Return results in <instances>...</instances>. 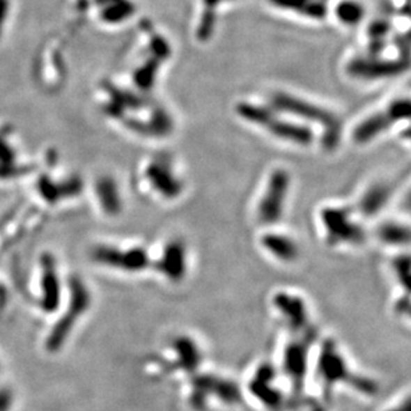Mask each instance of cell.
Wrapping results in <instances>:
<instances>
[{"mask_svg":"<svg viewBox=\"0 0 411 411\" xmlns=\"http://www.w3.org/2000/svg\"><path fill=\"white\" fill-rule=\"evenodd\" d=\"M316 374L326 396H332L341 385H348L352 390L369 396L377 394L380 389L375 380L355 373L350 367L348 358L332 338L320 343L316 358Z\"/></svg>","mask_w":411,"mask_h":411,"instance_id":"cell-1","label":"cell"},{"mask_svg":"<svg viewBox=\"0 0 411 411\" xmlns=\"http://www.w3.org/2000/svg\"><path fill=\"white\" fill-rule=\"evenodd\" d=\"M272 104L278 110L285 111L297 118L316 123L325 128L323 143L327 148H335L341 138V121L332 111L320 107L298 96L277 93L272 96Z\"/></svg>","mask_w":411,"mask_h":411,"instance_id":"cell-2","label":"cell"},{"mask_svg":"<svg viewBox=\"0 0 411 411\" xmlns=\"http://www.w3.org/2000/svg\"><path fill=\"white\" fill-rule=\"evenodd\" d=\"M238 114L247 122L266 128L271 135L286 142L309 146L314 141V132L310 127L278 118L272 111L265 107L243 103L238 106Z\"/></svg>","mask_w":411,"mask_h":411,"instance_id":"cell-3","label":"cell"},{"mask_svg":"<svg viewBox=\"0 0 411 411\" xmlns=\"http://www.w3.org/2000/svg\"><path fill=\"white\" fill-rule=\"evenodd\" d=\"M401 122H411V98L394 99L385 110L367 116L354 128L352 139L367 144Z\"/></svg>","mask_w":411,"mask_h":411,"instance_id":"cell-4","label":"cell"},{"mask_svg":"<svg viewBox=\"0 0 411 411\" xmlns=\"http://www.w3.org/2000/svg\"><path fill=\"white\" fill-rule=\"evenodd\" d=\"M320 222L327 242L338 245H362L366 233L345 206H326L320 210Z\"/></svg>","mask_w":411,"mask_h":411,"instance_id":"cell-5","label":"cell"},{"mask_svg":"<svg viewBox=\"0 0 411 411\" xmlns=\"http://www.w3.org/2000/svg\"><path fill=\"white\" fill-rule=\"evenodd\" d=\"M70 290H71V297L67 307V313H64V316L58 320L56 326H54L46 342V346L49 351H58L63 346L64 341L68 338L75 322L84 314V311L88 309L91 302L88 288L84 286L79 278L71 279Z\"/></svg>","mask_w":411,"mask_h":411,"instance_id":"cell-6","label":"cell"},{"mask_svg":"<svg viewBox=\"0 0 411 411\" xmlns=\"http://www.w3.org/2000/svg\"><path fill=\"white\" fill-rule=\"evenodd\" d=\"M300 336L287 343L284 352V370L294 391L301 393L307 380L310 364V348L316 342V330L298 334Z\"/></svg>","mask_w":411,"mask_h":411,"instance_id":"cell-7","label":"cell"},{"mask_svg":"<svg viewBox=\"0 0 411 411\" xmlns=\"http://www.w3.org/2000/svg\"><path fill=\"white\" fill-rule=\"evenodd\" d=\"M291 178L284 169H275L270 175L265 192L258 203V219L265 224H274L282 219Z\"/></svg>","mask_w":411,"mask_h":411,"instance_id":"cell-8","label":"cell"},{"mask_svg":"<svg viewBox=\"0 0 411 411\" xmlns=\"http://www.w3.org/2000/svg\"><path fill=\"white\" fill-rule=\"evenodd\" d=\"M409 61H382L378 58H358L348 64V74L357 79H387L403 74L409 68Z\"/></svg>","mask_w":411,"mask_h":411,"instance_id":"cell-9","label":"cell"},{"mask_svg":"<svg viewBox=\"0 0 411 411\" xmlns=\"http://www.w3.org/2000/svg\"><path fill=\"white\" fill-rule=\"evenodd\" d=\"M272 303L279 314L284 316L286 325L297 334L310 332L314 329L310 320L309 309L301 297L279 291L274 295Z\"/></svg>","mask_w":411,"mask_h":411,"instance_id":"cell-10","label":"cell"},{"mask_svg":"<svg viewBox=\"0 0 411 411\" xmlns=\"http://www.w3.org/2000/svg\"><path fill=\"white\" fill-rule=\"evenodd\" d=\"M93 256L102 265L125 271H142L148 265V255L139 247L123 251L112 246H99L94 250Z\"/></svg>","mask_w":411,"mask_h":411,"instance_id":"cell-11","label":"cell"},{"mask_svg":"<svg viewBox=\"0 0 411 411\" xmlns=\"http://www.w3.org/2000/svg\"><path fill=\"white\" fill-rule=\"evenodd\" d=\"M146 176L151 186L164 198L174 199L182 192V183L175 176L171 167L163 160H154L146 169Z\"/></svg>","mask_w":411,"mask_h":411,"instance_id":"cell-12","label":"cell"},{"mask_svg":"<svg viewBox=\"0 0 411 411\" xmlns=\"http://www.w3.org/2000/svg\"><path fill=\"white\" fill-rule=\"evenodd\" d=\"M274 370L270 364L262 366L251 383V391L270 410H279L284 403L282 393L274 386Z\"/></svg>","mask_w":411,"mask_h":411,"instance_id":"cell-13","label":"cell"},{"mask_svg":"<svg viewBox=\"0 0 411 411\" xmlns=\"http://www.w3.org/2000/svg\"><path fill=\"white\" fill-rule=\"evenodd\" d=\"M43 274H42V306L43 309L51 313L58 309L61 303V282L56 271L55 261L51 255H45L42 259Z\"/></svg>","mask_w":411,"mask_h":411,"instance_id":"cell-14","label":"cell"},{"mask_svg":"<svg viewBox=\"0 0 411 411\" xmlns=\"http://www.w3.org/2000/svg\"><path fill=\"white\" fill-rule=\"evenodd\" d=\"M158 269L171 281H180L186 272V249L179 240L170 242L160 256Z\"/></svg>","mask_w":411,"mask_h":411,"instance_id":"cell-15","label":"cell"},{"mask_svg":"<svg viewBox=\"0 0 411 411\" xmlns=\"http://www.w3.org/2000/svg\"><path fill=\"white\" fill-rule=\"evenodd\" d=\"M261 243L266 251H269L274 258H277L281 262L293 263L300 258V247L297 242L284 234H265L261 239Z\"/></svg>","mask_w":411,"mask_h":411,"instance_id":"cell-16","label":"cell"},{"mask_svg":"<svg viewBox=\"0 0 411 411\" xmlns=\"http://www.w3.org/2000/svg\"><path fill=\"white\" fill-rule=\"evenodd\" d=\"M391 194H393V189L387 183L380 182V183L371 185L359 198V202H358L359 212L366 218H371L380 214V211L385 208V206L389 203Z\"/></svg>","mask_w":411,"mask_h":411,"instance_id":"cell-17","label":"cell"},{"mask_svg":"<svg viewBox=\"0 0 411 411\" xmlns=\"http://www.w3.org/2000/svg\"><path fill=\"white\" fill-rule=\"evenodd\" d=\"M377 237L389 246H409L411 245V227L401 222H383L377 230Z\"/></svg>","mask_w":411,"mask_h":411,"instance_id":"cell-18","label":"cell"},{"mask_svg":"<svg viewBox=\"0 0 411 411\" xmlns=\"http://www.w3.org/2000/svg\"><path fill=\"white\" fill-rule=\"evenodd\" d=\"M278 6L300 13L311 19H323L327 13V0H274Z\"/></svg>","mask_w":411,"mask_h":411,"instance_id":"cell-19","label":"cell"},{"mask_svg":"<svg viewBox=\"0 0 411 411\" xmlns=\"http://www.w3.org/2000/svg\"><path fill=\"white\" fill-rule=\"evenodd\" d=\"M96 196L103 207V210L109 214H115L121 208V196L118 192L116 183L112 179H102L96 186Z\"/></svg>","mask_w":411,"mask_h":411,"instance_id":"cell-20","label":"cell"},{"mask_svg":"<svg viewBox=\"0 0 411 411\" xmlns=\"http://www.w3.org/2000/svg\"><path fill=\"white\" fill-rule=\"evenodd\" d=\"M364 6L357 0H342L336 8L335 15L345 26H357L364 17Z\"/></svg>","mask_w":411,"mask_h":411,"instance_id":"cell-21","label":"cell"},{"mask_svg":"<svg viewBox=\"0 0 411 411\" xmlns=\"http://www.w3.org/2000/svg\"><path fill=\"white\" fill-rule=\"evenodd\" d=\"M391 267L398 284L405 290V294L411 297V254L402 253L394 256Z\"/></svg>","mask_w":411,"mask_h":411,"instance_id":"cell-22","label":"cell"},{"mask_svg":"<svg viewBox=\"0 0 411 411\" xmlns=\"http://www.w3.org/2000/svg\"><path fill=\"white\" fill-rule=\"evenodd\" d=\"M175 350L179 355V359H180V364H183L182 367H186V369H194L195 364L199 362L201 359V355H199V351L195 346V343H192V341H190L189 338H180L176 341L175 343Z\"/></svg>","mask_w":411,"mask_h":411,"instance_id":"cell-23","label":"cell"},{"mask_svg":"<svg viewBox=\"0 0 411 411\" xmlns=\"http://www.w3.org/2000/svg\"><path fill=\"white\" fill-rule=\"evenodd\" d=\"M394 311L396 316L408 318L411 320V297L410 295H402L394 303Z\"/></svg>","mask_w":411,"mask_h":411,"instance_id":"cell-24","label":"cell"},{"mask_svg":"<svg viewBox=\"0 0 411 411\" xmlns=\"http://www.w3.org/2000/svg\"><path fill=\"white\" fill-rule=\"evenodd\" d=\"M13 162H14V151L7 143L0 141V167L13 166Z\"/></svg>","mask_w":411,"mask_h":411,"instance_id":"cell-25","label":"cell"},{"mask_svg":"<svg viewBox=\"0 0 411 411\" xmlns=\"http://www.w3.org/2000/svg\"><path fill=\"white\" fill-rule=\"evenodd\" d=\"M14 403V396L10 389H0V411H10Z\"/></svg>","mask_w":411,"mask_h":411,"instance_id":"cell-26","label":"cell"},{"mask_svg":"<svg viewBox=\"0 0 411 411\" xmlns=\"http://www.w3.org/2000/svg\"><path fill=\"white\" fill-rule=\"evenodd\" d=\"M383 411H411V394L401 398L398 402L386 408Z\"/></svg>","mask_w":411,"mask_h":411,"instance_id":"cell-27","label":"cell"},{"mask_svg":"<svg viewBox=\"0 0 411 411\" xmlns=\"http://www.w3.org/2000/svg\"><path fill=\"white\" fill-rule=\"evenodd\" d=\"M402 210L406 211L408 214H411V190L405 195L402 201Z\"/></svg>","mask_w":411,"mask_h":411,"instance_id":"cell-28","label":"cell"},{"mask_svg":"<svg viewBox=\"0 0 411 411\" xmlns=\"http://www.w3.org/2000/svg\"><path fill=\"white\" fill-rule=\"evenodd\" d=\"M401 135H402V138H403V139H406L408 142H411V123L409 125V126L405 127V128H403V131H402V134H401Z\"/></svg>","mask_w":411,"mask_h":411,"instance_id":"cell-29","label":"cell"}]
</instances>
